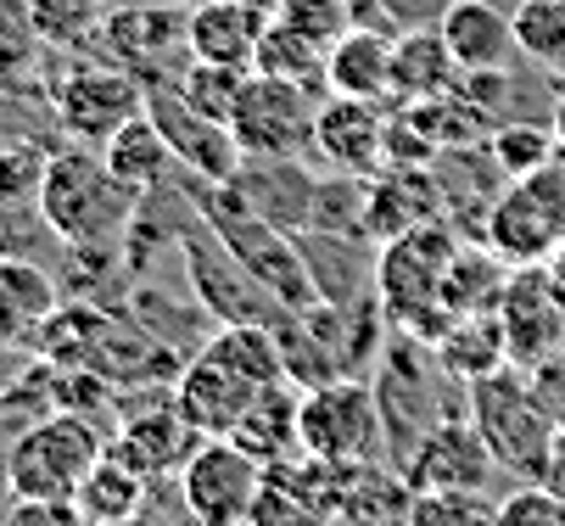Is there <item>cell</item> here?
Wrapping results in <instances>:
<instances>
[{"label":"cell","mask_w":565,"mask_h":526,"mask_svg":"<svg viewBox=\"0 0 565 526\" xmlns=\"http://www.w3.org/2000/svg\"><path fill=\"white\" fill-rule=\"evenodd\" d=\"M40 213L51 224V236L73 253H96L107 258L140 213V196L129 185L113 180L107 158L90 152V146H67V152L45 158V180H40Z\"/></svg>","instance_id":"1"},{"label":"cell","mask_w":565,"mask_h":526,"mask_svg":"<svg viewBox=\"0 0 565 526\" xmlns=\"http://www.w3.org/2000/svg\"><path fill=\"white\" fill-rule=\"evenodd\" d=\"M470 420L488 437L499 471H515V476L548 471L559 415L543 398V387L526 375V364H504L493 375H481V382H470Z\"/></svg>","instance_id":"2"},{"label":"cell","mask_w":565,"mask_h":526,"mask_svg":"<svg viewBox=\"0 0 565 526\" xmlns=\"http://www.w3.org/2000/svg\"><path fill=\"white\" fill-rule=\"evenodd\" d=\"M202 218L213 224V236L253 269V280L264 286V291H275L280 303L291 309V314H308V309H319L326 297H319V286H313V269H308V258H302V247H297V236L291 230H280V224H269L247 196H241L235 185H207L202 191Z\"/></svg>","instance_id":"3"},{"label":"cell","mask_w":565,"mask_h":526,"mask_svg":"<svg viewBox=\"0 0 565 526\" xmlns=\"http://www.w3.org/2000/svg\"><path fill=\"white\" fill-rule=\"evenodd\" d=\"M102 454H107V437L90 415L51 409L12 437L7 493H18V498H73Z\"/></svg>","instance_id":"4"},{"label":"cell","mask_w":565,"mask_h":526,"mask_svg":"<svg viewBox=\"0 0 565 526\" xmlns=\"http://www.w3.org/2000/svg\"><path fill=\"white\" fill-rule=\"evenodd\" d=\"M481 247L504 269L548 264L565 247V174H559V163L521 174L493 196L488 218H481Z\"/></svg>","instance_id":"5"},{"label":"cell","mask_w":565,"mask_h":526,"mask_svg":"<svg viewBox=\"0 0 565 526\" xmlns=\"http://www.w3.org/2000/svg\"><path fill=\"white\" fill-rule=\"evenodd\" d=\"M302 454L326 460V465H370L381 454V404H375V382H359V375H337L326 387H302Z\"/></svg>","instance_id":"6"},{"label":"cell","mask_w":565,"mask_h":526,"mask_svg":"<svg viewBox=\"0 0 565 526\" xmlns=\"http://www.w3.org/2000/svg\"><path fill=\"white\" fill-rule=\"evenodd\" d=\"M174 482L185 526H247L253 498L264 487V465L230 437H202Z\"/></svg>","instance_id":"7"},{"label":"cell","mask_w":565,"mask_h":526,"mask_svg":"<svg viewBox=\"0 0 565 526\" xmlns=\"http://www.w3.org/2000/svg\"><path fill=\"white\" fill-rule=\"evenodd\" d=\"M313 118H319V96L308 85H291V79L253 67L230 112V129L247 158H302L313 146Z\"/></svg>","instance_id":"8"},{"label":"cell","mask_w":565,"mask_h":526,"mask_svg":"<svg viewBox=\"0 0 565 526\" xmlns=\"http://www.w3.org/2000/svg\"><path fill=\"white\" fill-rule=\"evenodd\" d=\"M180 247H185V275H191L196 303H202L218 325H280V320L291 314L280 297L264 291V286L253 280V269L213 236L207 218H202V230H185V236H180Z\"/></svg>","instance_id":"9"},{"label":"cell","mask_w":565,"mask_h":526,"mask_svg":"<svg viewBox=\"0 0 565 526\" xmlns=\"http://www.w3.org/2000/svg\"><path fill=\"white\" fill-rule=\"evenodd\" d=\"M51 107H56V124L78 146H96L102 152L129 118L146 112V85L118 62H73L51 90Z\"/></svg>","instance_id":"10"},{"label":"cell","mask_w":565,"mask_h":526,"mask_svg":"<svg viewBox=\"0 0 565 526\" xmlns=\"http://www.w3.org/2000/svg\"><path fill=\"white\" fill-rule=\"evenodd\" d=\"M102 40L118 67H129L140 85H169V73L191 62V12L180 7H124L107 12Z\"/></svg>","instance_id":"11"},{"label":"cell","mask_w":565,"mask_h":526,"mask_svg":"<svg viewBox=\"0 0 565 526\" xmlns=\"http://www.w3.org/2000/svg\"><path fill=\"white\" fill-rule=\"evenodd\" d=\"M499 460L488 437L476 431V420L465 415H443L431 420L415 442L409 454H403V476H409L415 493H437V487H470V493H488Z\"/></svg>","instance_id":"12"},{"label":"cell","mask_w":565,"mask_h":526,"mask_svg":"<svg viewBox=\"0 0 565 526\" xmlns=\"http://www.w3.org/2000/svg\"><path fill=\"white\" fill-rule=\"evenodd\" d=\"M146 112L157 118V129L169 135L180 169L196 174L202 185H230L241 174V163H247L235 129L218 124V118H202L174 85H146Z\"/></svg>","instance_id":"13"},{"label":"cell","mask_w":565,"mask_h":526,"mask_svg":"<svg viewBox=\"0 0 565 526\" xmlns=\"http://www.w3.org/2000/svg\"><path fill=\"white\" fill-rule=\"evenodd\" d=\"M386 101L331 90L313 118V152L348 180H375L386 169Z\"/></svg>","instance_id":"14"},{"label":"cell","mask_w":565,"mask_h":526,"mask_svg":"<svg viewBox=\"0 0 565 526\" xmlns=\"http://www.w3.org/2000/svg\"><path fill=\"white\" fill-rule=\"evenodd\" d=\"M499 320H504V336H510V358L537 369L559 353V336H565V297L548 275V264H532V269H510L504 280V297H499Z\"/></svg>","instance_id":"15"},{"label":"cell","mask_w":565,"mask_h":526,"mask_svg":"<svg viewBox=\"0 0 565 526\" xmlns=\"http://www.w3.org/2000/svg\"><path fill=\"white\" fill-rule=\"evenodd\" d=\"M196 442H202V431L180 415V404H174V393H169V404H157V409H146V415H129V420L107 437V454H118V460L135 465L146 482H157V476H180V465L196 454Z\"/></svg>","instance_id":"16"},{"label":"cell","mask_w":565,"mask_h":526,"mask_svg":"<svg viewBox=\"0 0 565 526\" xmlns=\"http://www.w3.org/2000/svg\"><path fill=\"white\" fill-rule=\"evenodd\" d=\"M258 393H264V387H253L247 375L224 369V364L207 358V353H196L191 364H180V382H174V404H180V415H185L202 437H230L235 420H241V409H247Z\"/></svg>","instance_id":"17"},{"label":"cell","mask_w":565,"mask_h":526,"mask_svg":"<svg viewBox=\"0 0 565 526\" xmlns=\"http://www.w3.org/2000/svg\"><path fill=\"white\" fill-rule=\"evenodd\" d=\"M269 18L275 12L258 0H202V7H191V56L253 73Z\"/></svg>","instance_id":"18"},{"label":"cell","mask_w":565,"mask_h":526,"mask_svg":"<svg viewBox=\"0 0 565 526\" xmlns=\"http://www.w3.org/2000/svg\"><path fill=\"white\" fill-rule=\"evenodd\" d=\"M230 185L247 196L269 224H280V230L297 236V230H308V224H313L319 185H326V180H313L297 158H247Z\"/></svg>","instance_id":"19"},{"label":"cell","mask_w":565,"mask_h":526,"mask_svg":"<svg viewBox=\"0 0 565 526\" xmlns=\"http://www.w3.org/2000/svg\"><path fill=\"white\" fill-rule=\"evenodd\" d=\"M426 218H443V196L426 169H381L375 180H364V236L375 247H386L392 236L415 230Z\"/></svg>","instance_id":"20"},{"label":"cell","mask_w":565,"mask_h":526,"mask_svg":"<svg viewBox=\"0 0 565 526\" xmlns=\"http://www.w3.org/2000/svg\"><path fill=\"white\" fill-rule=\"evenodd\" d=\"M459 73H504L515 51V29L493 0H448V12L437 18Z\"/></svg>","instance_id":"21"},{"label":"cell","mask_w":565,"mask_h":526,"mask_svg":"<svg viewBox=\"0 0 565 526\" xmlns=\"http://www.w3.org/2000/svg\"><path fill=\"white\" fill-rule=\"evenodd\" d=\"M56 309L62 291L34 258H0V347H34Z\"/></svg>","instance_id":"22"},{"label":"cell","mask_w":565,"mask_h":526,"mask_svg":"<svg viewBox=\"0 0 565 526\" xmlns=\"http://www.w3.org/2000/svg\"><path fill=\"white\" fill-rule=\"evenodd\" d=\"M297 415H302V393H291V382H275V387H264L247 409H241L230 442H241L258 465H286L291 454H302Z\"/></svg>","instance_id":"23"},{"label":"cell","mask_w":565,"mask_h":526,"mask_svg":"<svg viewBox=\"0 0 565 526\" xmlns=\"http://www.w3.org/2000/svg\"><path fill=\"white\" fill-rule=\"evenodd\" d=\"M459 90V62L443 29H409L392 40V101H437Z\"/></svg>","instance_id":"24"},{"label":"cell","mask_w":565,"mask_h":526,"mask_svg":"<svg viewBox=\"0 0 565 526\" xmlns=\"http://www.w3.org/2000/svg\"><path fill=\"white\" fill-rule=\"evenodd\" d=\"M102 158H107L113 180H118V185H129L135 196L163 191V185L174 180V169H180V158H174L169 135L157 129V118H151V112L129 118V124H124V129H118V135L102 146Z\"/></svg>","instance_id":"25"},{"label":"cell","mask_w":565,"mask_h":526,"mask_svg":"<svg viewBox=\"0 0 565 526\" xmlns=\"http://www.w3.org/2000/svg\"><path fill=\"white\" fill-rule=\"evenodd\" d=\"M326 85H331L337 96L392 101V34L353 23V29L326 51Z\"/></svg>","instance_id":"26"},{"label":"cell","mask_w":565,"mask_h":526,"mask_svg":"<svg viewBox=\"0 0 565 526\" xmlns=\"http://www.w3.org/2000/svg\"><path fill=\"white\" fill-rule=\"evenodd\" d=\"M207 358H218L224 369L247 375L253 387H275V382H291L286 375V358H280V342H275V325H218L202 347Z\"/></svg>","instance_id":"27"},{"label":"cell","mask_w":565,"mask_h":526,"mask_svg":"<svg viewBox=\"0 0 565 526\" xmlns=\"http://www.w3.org/2000/svg\"><path fill=\"white\" fill-rule=\"evenodd\" d=\"M73 504L85 509L90 526H102V520H124V515H140V509H146V476H140L135 465H124L118 454H102V460L90 465V476L78 482Z\"/></svg>","instance_id":"28"},{"label":"cell","mask_w":565,"mask_h":526,"mask_svg":"<svg viewBox=\"0 0 565 526\" xmlns=\"http://www.w3.org/2000/svg\"><path fill=\"white\" fill-rule=\"evenodd\" d=\"M258 73H275V79H291V85H308L319 90L326 85V45H313L308 34H297L291 23L269 18L264 29V45H258Z\"/></svg>","instance_id":"29"},{"label":"cell","mask_w":565,"mask_h":526,"mask_svg":"<svg viewBox=\"0 0 565 526\" xmlns=\"http://www.w3.org/2000/svg\"><path fill=\"white\" fill-rule=\"evenodd\" d=\"M554 152H559L554 124H521V118H510V124H499V129L488 135V158H493V169H499L504 180H521V174L548 169Z\"/></svg>","instance_id":"30"},{"label":"cell","mask_w":565,"mask_h":526,"mask_svg":"<svg viewBox=\"0 0 565 526\" xmlns=\"http://www.w3.org/2000/svg\"><path fill=\"white\" fill-rule=\"evenodd\" d=\"M515 51L537 67H565V0H521L510 12Z\"/></svg>","instance_id":"31"},{"label":"cell","mask_w":565,"mask_h":526,"mask_svg":"<svg viewBox=\"0 0 565 526\" xmlns=\"http://www.w3.org/2000/svg\"><path fill=\"white\" fill-rule=\"evenodd\" d=\"M241 85H247V67H218V62H196V56L180 67V79H174V90L202 118H218V124H230V112L241 101Z\"/></svg>","instance_id":"32"},{"label":"cell","mask_w":565,"mask_h":526,"mask_svg":"<svg viewBox=\"0 0 565 526\" xmlns=\"http://www.w3.org/2000/svg\"><path fill=\"white\" fill-rule=\"evenodd\" d=\"M102 0H29V29L45 45H85L90 34H102Z\"/></svg>","instance_id":"33"},{"label":"cell","mask_w":565,"mask_h":526,"mask_svg":"<svg viewBox=\"0 0 565 526\" xmlns=\"http://www.w3.org/2000/svg\"><path fill=\"white\" fill-rule=\"evenodd\" d=\"M403 526H493V498L470 493V487H437V493H415L409 520Z\"/></svg>","instance_id":"34"},{"label":"cell","mask_w":565,"mask_h":526,"mask_svg":"<svg viewBox=\"0 0 565 526\" xmlns=\"http://www.w3.org/2000/svg\"><path fill=\"white\" fill-rule=\"evenodd\" d=\"M275 18L291 23L297 34H308L313 45H326V51L353 29V7H348V0H280Z\"/></svg>","instance_id":"35"},{"label":"cell","mask_w":565,"mask_h":526,"mask_svg":"<svg viewBox=\"0 0 565 526\" xmlns=\"http://www.w3.org/2000/svg\"><path fill=\"white\" fill-rule=\"evenodd\" d=\"M493 526H565V498L548 482H526L493 504Z\"/></svg>","instance_id":"36"},{"label":"cell","mask_w":565,"mask_h":526,"mask_svg":"<svg viewBox=\"0 0 565 526\" xmlns=\"http://www.w3.org/2000/svg\"><path fill=\"white\" fill-rule=\"evenodd\" d=\"M45 180V158L34 146H7L0 152V202H34Z\"/></svg>","instance_id":"37"},{"label":"cell","mask_w":565,"mask_h":526,"mask_svg":"<svg viewBox=\"0 0 565 526\" xmlns=\"http://www.w3.org/2000/svg\"><path fill=\"white\" fill-rule=\"evenodd\" d=\"M0 526H90L85 509H78L73 498H7V509H0Z\"/></svg>","instance_id":"38"},{"label":"cell","mask_w":565,"mask_h":526,"mask_svg":"<svg viewBox=\"0 0 565 526\" xmlns=\"http://www.w3.org/2000/svg\"><path fill=\"white\" fill-rule=\"evenodd\" d=\"M40 230H51L40 202H0V258H29Z\"/></svg>","instance_id":"39"},{"label":"cell","mask_w":565,"mask_h":526,"mask_svg":"<svg viewBox=\"0 0 565 526\" xmlns=\"http://www.w3.org/2000/svg\"><path fill=\"white\" fill-rule=\"evenodd\" d=\"M543 482L565 498V426H559V437H554V454H548V471H543Z\"/></svg>","instance_id":"40"},{"label":"cell","mask_w":565,"mask_h":526,"mask_svg":"<svg viewBox=\"0 0 565 526\" xmlns=\"http://www.w3.org/2000/svg\"><path fill=\"white\" fill-rule=\"evenodd\" d=\"M548 275H554V286H559V297H565V247L548 258Z\"/></svg>","instance_id":"41"},{"label":"cell","mask_w":565,"mask_h":526,"mask_svg":"<svg viewBox=\"0 0 565 526\" xmlns=\"http://www.w3.org/2000/svg\"><path fill=\"white\" fill-rule=\"evenodd\" d=\"M548 118H554V135H559V146H565V96L554 101V112H548Z\"/></svg>","instance_id":"42"},{"label":"cell","mask_w":565,"mask_h":526,"mask_svg":"<svg viewBox=\"0 0 565 526\" xmlns=\"http://www.w3.org/2000/svg\"><path fill=\"white\" fill-rule=\"evenodd\" d=\"M102 526H151V515L140 509V515H124V520H102Z\"/></svg>","instance_id":"43"},{"label":"cell","mask_w":565,"mask_h":526,"mask_svg":"<svg viewBox=\"0 0 565 526\" xmlns=\"http://www.w3.org/2000/svg\"><path fill=\"white\" fill-rule=\"evenodd\" d=\"M554 163H559V174H565V146H559V152H554Z\"/></svg>","instance_id":"44"}]
</instances>
